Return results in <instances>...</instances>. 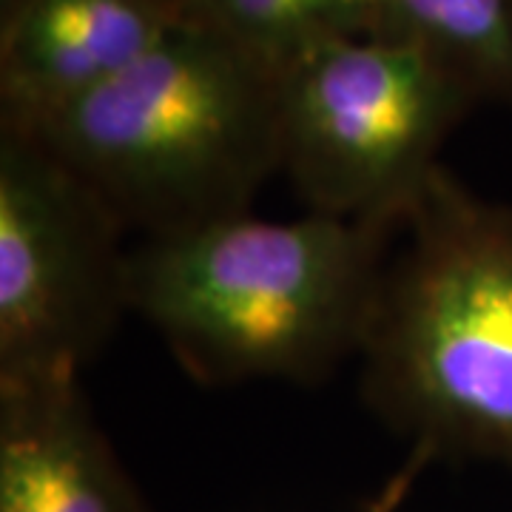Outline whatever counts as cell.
Segmentation results:
<instances>
[{"instance_id":"obj_1","label":"cell","mask_w":512,"mask_h":512,"mask_svg":"<svg viewBox=\"0 0 512 512\" xmlns=\"http://www.w3.org/2000/svg\"><path fill=\"white\" fill-rule=\"evenodd\" d=\"M402 225L248 214L140 239L128 305L208 387L319 382L362 356Z\"/></svg>"},{"instance_id":"obj_2","label":"cell","mask_w":512,"mask_h":512,"mask_svg":"<svg viewBox=\"0 0 512 512\" xmlns=\"http://www.w3.org/2000/svg\"><path fill=\"white\" fill-rule=\"evenodd\" d=\"M23 128L126 231L165 237L248 214L279 171V72L180 18L126 72Z\"/></svg>"},{"instance_id":"obj_3","label":"cell","mask_w":512,"mask_h":512,"mask_svg":"<svg viewBox=\"0 0 512 512\" xmlns=\"http://www.w3.org/2000/svg\"><path fill=\"white\" fill-rule=\"evenodd\" d=\"M359 359L365 402L410 447L512 470V202L441 165L404 220Z\"/></svg>"},{"instance_id":"obj_4","label":"cell","mask_w":512,"mask_h":512,"mask_svg":"<svg viewBox=\"0 0 512 512\" xmlns=\"http://www.w3.org/2000/svg\"><path fill=\"white\" fill-rule=\"evenodd\" d=\"M476 106L473 89L413 43L333 37L279 72V171L308 211L404 225Z\"/></svg>"},{"instance_id":"obj_5","label":"cell","mask_w":512,"mask_h":512,"mask_svg":"<svg viewBox=\"0 0 512 512\" xmlns=\"http://www.w3.org/2000/svg\"><path fill=\"white\" fill-rule=\"evenodd\" d=\"M126 228L35 131L0 123V384L80 376L128 305Z\"/></svg>"},{"instance_id":"obj_6","label":"cell","mask_w":512,"mask_h":512,"mask_svg":"<svg viewBox=\"0 0 512 512\" xmlns=\"http://www.w3.org/2000/svg\"><path fill=\"white\" fill-rule=\"evenodd\" d=\"M177 20L160 0H18L0 12V120L52 117L134 66Z\"/></svg>"},{"instance_id":"obj_7","label":"cell","mask_w":512,"mask_h":512,"mask_svg":"<svg viewBox=\"0 0 512 512\" xmlns=\"http://www.w3.org/2000/svg\"><path fill=\"white\" fill-rule=\"evenodd\" d=\"M0 512H148L80 376L0 384Z\"/></svg>"},{"instance_id":"obj_8","label":"cell","mask_w":512,"mask_h":512,"mask_svg":"<svg viewBox=\"0 0 512 512\" xmlns=\"http://www.w3.org/2000/svg\"><path fill=\"white\" fill-rule=\"evenodd\" d=\"M370 35L419 46L478 103L512 106V0H376Z\"/></svg>"},{"instance_id":"obj_9","label":"cell","mask_w":512,"mask_h":512,"mask_svg":"<svg viewBox=\"0 0 512 512\" xmlns=\"http://www.w3.org/2000/svg\"><path fill=\"white\" fill-rule=\"evenodd\" d=\"M183 18L220 32L282 72L296 57L333 37L370 35L376 0H194Z\"/></svg>"},{"instance_id":"obj_10","label":"cell","mask_w":512,"mask_h":512,"mask_svg":"<svg viewBox=\"0 0 512 512\" xmlns=\"http://www.w3.org/2000/svg\"><path fill=\"white\" fill-rule=\"evenodd\" d=\"M430 461H436L430 450H424V447H410V456H407V461L402 464V470H396L393 476L384 481V487L379 490V495L367 504L365 512L402 510V504L407 501V495H410V490H413V484H416V478L421 476V470H424Z\"/></svg>"},{"instance_id":"obj_11","label":"cell","mask_w":512,"mask_h":512,"mask_svg":"<svg viewBox=\"0 0 512 512\" xmlns=\"http://www.w3.org/2000/svg\"><path fill=\"white\" fill-rule=\"evenodd\" d=\"M160 3H165V6H168V9H171L174 15H180V18H183L185 9H188V6H191L194 0H160Z\"/></svg>"},{"instance_id":"obj_12","label":"cell","mask_w":512,"mask_h":512,"mask_svg":"<svg viewBox=\"0 0 512 512\" xmlns=\"http://www.w3.org/2000/svg\"><path fill=\"white\" fill-rule=\"evenodd\" d=\"M15 3H18V0H0V12L9 9V6H15Z\"/></svg>"}]
</instances>
